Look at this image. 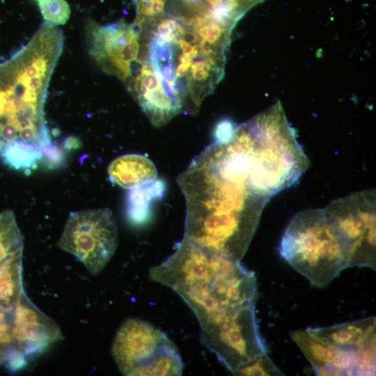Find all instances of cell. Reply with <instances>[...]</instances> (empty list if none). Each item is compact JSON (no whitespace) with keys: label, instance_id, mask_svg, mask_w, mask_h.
<instances>
[{"label":"cell","instance_id":"ffe728a7","mask_svg":"<svg viewBox=\"0 0 376 376\" xmlns=\"http://www.w3.org/2000/svg\"><path fill=\"white\" fill-rule=\"evenodd\" d=\"M178 24L174 19H167L162 21L157 26V35L164 36L173 33Z\"/></svg>","mask_w":376,"mask_h":376},{"label":"cell","instance_id":"7402d4cb","mask_svg":"<svg viewBox=\"0 0 376 376\" xmlns=\"http://www.w3.org/2000/svg\"><path fill=\"white\" fill-rule=\"evenodd\" d=\"M191 64L186 63H180L177 66L175 76V77H182L187 75L189 68L190 67Z\"/></svg>","mask_w":376,"mask_h":376},{"label":"cell","instance_id":"5b68a950","mask_svg":"<svg viewBox=\"0 0 376 376\" xmlns=\"http://www.w3.org/2000/svg\"><path fill=\"white\" fill-rule=\"evenodd\" d=\"M123 375H181L183 363L174 343L146 321L127 318L118 329L111 347Z\"/></svg>","mask_w":376,"mask_h":376},{"label":"cell","instance_id":"cb8c5ba5","mask_svg":"<svg viewBox=\"0 0 376 376\" xmlns=\"http://www.w3.org/2000/svg\"><path fill=\"white\" fill-rule=\"evenodd\" d=\"M188 2H191V3H197L198 2L199 0H185Z\"/></svg>","mask_w":376,"mask_h":376},{"label":"cell","instance_id":"7a4b0ae2","mask_svg":"<svg viewBox=\"0 0 376 376\" xmlns=\"http://www.w3.org/2000/svg\"><path fill=\"white\" fill-rule=\"evenodd\" d=\"M64 38L45 22L30 41L0 63V159L30 173L53 146L44 107Z\"/></svg>","mask_w":376,"mask_h":376},{"label":"cell","instance_id":"30bf717a","mask_svg":"<svg viewBox=\"0 0 376 376\" xmlns=\"http://www.w3.org/2000/svg\"><path fill=\"white\" fill-rule=\"evenodd\" d=\"M291 337L318 375H373L375 373V361L326 342L307 329L294 331Z\"/></svg>","mask_w":376,"mask_h":376},{"label":"cell","instance_id":"d6986e66","mask_svg":"<svg viewBox=\"0 0 376 376\" xmlns=\"http://www.w3.org/2000/svg\"><path fill=\"white\" fill-rule=\"evenodd\" d=\"M230 30L220 24L212 22L203 25L198 29V36L210 45L219 44L224 45L227 41Z\"/></svg>","mask_w":376,"mask_h":376},{"label":"cell","instance_id":"e0dca14e","mask_svg":"<svg viewBox=\"0 0 376 376\" xmlns=\"http://www.w3.org/2000/svg\"><path fill=\"white\" fill-rule=\"evenodd\" d=\"M236 375H283V373L272 361L266 354H264L253 361L236 370Z\"/></svg>","mask_w":376,"mask_h":376},{"label":"cell","instance_id":"3957f363","mask_svg":"<svg viewBox=\"0 0 376 376\" xmlns=\"http://www.w3.org/2000/svg\"><path fill=\"white\" fill-rule=\"evenodd\" d=\"M150 280L164 285L187 303L200 326L240 308L255 305V274L239 260L208 251L183 237L175 251L149 270Z\"/></svg>","mask_w":376,"mask_h":376},{"label":"cell","instance_id":"5bb4252c","mask_svg":"<svg viewBox=\"0 0 376 376\" xmlns=\"http://www.w3.org/2000/svg\"><path fill=\"white\" fill-rule=\"evenodd\" d=\"M22 258L16 256L0 266V308L7 313L13 311L24 292Z\"/></svg>","mask_w":376,"mask_h":376},{"label":"cell","instance_id":"2e32d148","mask_svg":"<svg viewBox=\"0 0 376 376\" xmlns=\"http://www.w3.org/2000/svg\"><path fill=\"white\" fill-rule=\"evenodd\" d=\"M45 20L53 25L65 24L69 19L70 8L65 0H35Z\"/></svg>","mask_w":376,"mask_h":376},{"label":"cell","instance_id":"9c48e42d","mask_svg":"<svg viewBox=\"0 0 376 376\" xmlns=\"http://www.w3.org/2000/svg\"><path fill=\"white\" fill-rule=\"evenodd\" d=\"M13 353L8 362L15 370L25 364L26 358L35 356L63 338L57 324L41 312L24 292L10 312Z\"/></svg>","mask_w":376,"mask_h":376},{"label":"cell","instance_id":"6da1fadb","mask_svg":"<svg viewBox=\"0 0 376 376\" xmlns=\"http://www.w3.org/2000/svg\"><path fill=\"white\" fill-rule=\"evenodd\" d=\"M186 200L184 236L208 251L239 260L274 195L249 148L231 134L216 139L178 175Z\"/></svg>","mask_w":376,"mask_h":376},{"label":"cell","instance_id":"7c38bea8","mask_svg":"<svg viewBox=\"0 0 376 376\" xmlns=\"http://www.w3.org/2000/svg\"><path fill=\"white\" fill-rule=\"evenodd\" d=\"M111 182L132 189L157 178V171L150 159L138 154H127L113 159L108 167Z\"/></svg>","mask_w":376,"mask_h":376},{"label":"cell","instance_id":"9a60e30c","mask_svg":"<svg viewBox=\"0 0 376 376\" xmlns=\"http://www.w3.org/2000/svg\"><path fill=\"white\" fill-rule=\"evenodd\" d=\"M24 237L12 210L0 212V266L8 260L22 256Z\"/></svg>","mask_w":376,"mask_h":376},{"label":"cell","instance_id":"8992f818","mask_svg":"<svg viewBox=\"0 0 376 376\" xmlns=\"http://www.w3.org/2000/svg\"><path fill=\"white\" fill-rule=\"evenodd\" d=\"M200 327L201 343L233 374L267 353L255 305L236 309Z\"/></svg>","mask_w":376,"mask_h":376},{"label":"cell","instance_id":"4fadbf2b","mask_svg":"<svg viewBox=\"0 0 376 376\" xmlns=\"http://www.w3.org/2000/svg\"><path fill=\"white\" fill-rule=\"evenodd\" d=\"M164 189V182L157 179L132 188L127 197L128 220L136 225L146 222L149 217L151 202L161 198Z\"/></svg>","mask_w":376,"mask_h":376},{"label":"cell","instance_id":"ac0fdd59","mask_svg":"<svg viewBox=\"0 0 376 376\" xmlns=\"http://www.w3.org/2000/svg\"><path fill=\"white\" fill-rule=\"evenodd\" d=\"M13 353L10 313L0 308V365L8 363Z\"/></svg>","mask_w":376,"mask_h":376},{"label":"cell","instance_id":"277c9868","mask_svg":"<svg viewBox=\"0 0 376 376\" xmlns=\"http://www.w3.org/2000/svg\"><path fill=\"white\" fill-rule=\"evenodd\" d=\"M279 251L317 288L327 286L348 267L346 244L325 207L297 212L285 228Z\"/></svg>","mask_w":376,"mask_h":376},{"label":"cell","instance_id":"52a82bcc","mask_svg":"<svg viewBox=\"0 0 376 376\" xmlns=\"http://www.w3.org/2000/svg\"><path fill=\"white\" fill-rule=\"evenodd\" d=\"M118 241L111 211L100 208L71 212L58 246L75 256L91 274L97 275L114 254Z\"/></svg>","mask_w":376,"mask_h":376},{"label":"cell","instance_id":"603a6c76","mask_svg":"<svg viewBox=\"0 0 376 376\" xmlns=\"http://www.w3.org/2000/svg\"><path fill=\"white\" fill-rule=\"evenodd\" d=\"M164 5V0H156L151 8V15L160 13L163 10Z\"/></svg>","mask_w":376,"mask_h":376},{"label":"cell","instance_id":"44dd1931","mask_svg":"<svg viewBox=\"0 0 376 376\" xmlns=\"http://www.w3.org/2000/svg\"><path fill=\"white\" fill-rule=\"evenodd\" d=\"M156 0H140L139 5V12L146 16L151 15V8Z\"/></svg>","mask_w":376,"mask_h":376},{"label":"cell","instance_id":"8fae6325","mask_svg":"<svg viewBox=\"0 0 376 376\" xmlns=\"http://www.w3.org/2000/svg\"><path fill=\"white\" fill-rule=\"evenodd\" d=\"M307 330L326 342L366 359L375 361V316Z\"/></svg>","mask_w":376,"mask_h":376},{"label":"cell","instance_id":"ba28073f","mask_svg":"<svg viewBox=\"0 0 376 376\" xmlns=\"http://www.w3.org/2000/svg\"><path fill=\"white\" fill-rule=\"evenodd\" d=\"M325 208L346 244L347 267L375 269V191L366 189L332 201Z\"/></svg>","mask_w":376,"mask_h":376}]
</instances>
